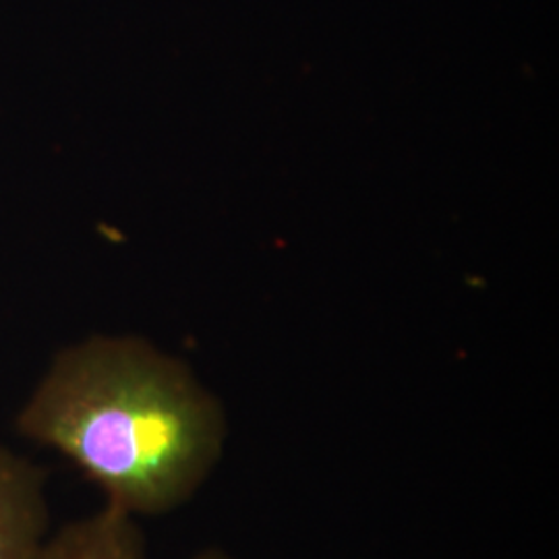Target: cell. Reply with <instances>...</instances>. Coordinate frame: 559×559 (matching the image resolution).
Instances as JSON below:
<instances>
[{
    "label": "cell",
    "mask_w": 559,
    "mask_h": 559,
    "mask_svg": "<svg viewBox=\"0 0 559 559\" xmlns=\"http://www.w3.org/2000/svg\"><path fill=\"white\" fill-rule=\"evenodd\" d=\"M46 475L0 443V559H36L50 535Z\"/></svg>",
    "instance_id": "obj_2"
},
{
    "label": "cell",
    "mask_w": 559,
    "mask_h": 559,
    "mask_svg": "<svg viewBox=\"0 0 559 559\" xmlns=\"http://www.w3.org/2000/svg\"><path fill=\"white\" fill-rule=\"evenodd\" d=\"M189 559H240L237 556H233V554H228V551H224V549H218V547H210V549H203L200 554H195L193 558Z\"/></svg>",
    "instance_id": "obj_4"
},
{
    "label": "cell",
    "mask_w": 559,
    "mask_h": 559,
    "mask_svg": "<svg viewBox=\"0 0 559 559\" xmlns=\"http://www.w3.org/2000/svg\"><path fill=\"white\" fill-rule=\"evenodd\" d=\"M36 559H147L140 520L102 506L50 533Z\"/></svg>",
    "instance_id": "obj_3"
},
{
    "label": "cell",
    "mask_w": 559,
    "mask_h": 559,
    "mask_svg": "<svg viewBox=\"0 0 559 559\" xmlns=\"http://www.w3.org/2000/svg\"><path fill=\"white\" fill-rule=\"evenodd\" d=\"M131 519L193 500L221 466L228 417L187 362L140 336H90L50 360L15 420Z\"/></svg>",
    "instance_id": "obj_1"
}]
</instances>
